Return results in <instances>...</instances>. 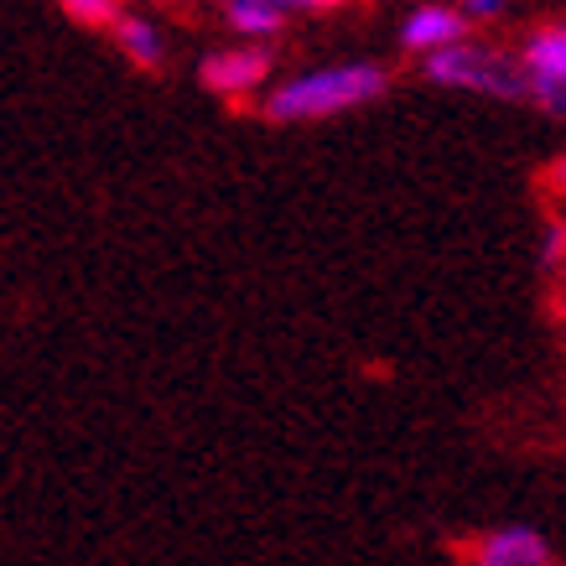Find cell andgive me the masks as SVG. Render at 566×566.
Returning a JSON list of instances; mask_svg holds the SVG:
<instances>
[{
    "label": "cell",
    "instance_id": "obj_1",
    "mask_svg": "<svg viewBox=\"0 0 566 566\" xmlns=\"http://www.w3.org/2000/svg\"><path fill=\"white\" fill-rule=\"evenodd\" d=\"M390 88V73L379 63H333V69H312L286 78L281 88L265 94V115L271 120H323V115H344V109H359V104L379 99Z\"/></svg>",
    "mask_w": 566,
    "mask_h": 566
},
{
    "label": "cell",
    "instance_id": "obj_2",
    "mask_svg": "<svg viewBox=\"0 0 566 566\" xmlns=\"http://www.w3.org/2000/svg\"><path fill=\"white\" fill-rule=\"evenodd\" d=\"M427 78L442 88H473V94H494V99H520V94H531L525 84V69L510 63V57H499L494 48H447L437 57H427Z\"/></svg>",
    "mask_w": 566,
    "mask_h": 566
},
{
    "label": "cell",
    "instance_id": "obj_3",
    "mask_svg": "<svg viewBox=\"0 0 566 566\" xmlns=\"http://www.w3.org/2000/svg\"><path fill=\"white\" fill-rule=\"evenodd\" d=\"M520 69L535 99L566 115V27H541L520 52Z\"/></svg>",
    "mask_w": 566,
    "mask_h": 566
},
{
    "label": "cell",
    "instance_id": "obj_4",
    "mask_svg": "<svg viewBox=\"0 0 566 566\" xmlns=\"http://www.w3.org/2000/svg\"><path fill=\"white\" fill-rule=\"evenodd\" d=\"M463 36H468V11H452V6H416L411 17L400 21V42L411 52H427V57H437L447 48H463Z\"/></svg>",
    "mask_w": 566,
    "mask_h": 566
},
{
    "label": "cell",
    "instance_id": "obj_5",
    "mask_svg": "<svg viewBox=\"0 0 566 566\" xmlns=\"http://www.w3.org/2000/svg\"><path fill=\"white\" fill-rule=\"evenodd\" d=\"M265 73H271V52L265 48H229L203 57V84L213 94H250V88L265 84Z\"/></svg>",
    "mask_w": 566,
    "mask_h": 566
},
{
    "label": "cell",
    "instance_id": "obj_6",
    "mask_svg": "<svg viewBox=\"0 0 566 566\" xmlns=\"http://www.w3.org/2000/svg\"><path fill=\"white\" fill-rule=\"evenodd\" d=\"M551 546L546 535L531 531V525H504V531H489L473 551V566H546Z\"/></svg>",
    "mask_w": 566,
    "mask_h": 566
},
{
    "label": "cell",
    "instance_id": "obj_7",
    "mask_svg": "<svg viewBox=\"0 0 566 566\" xmlns=\"http://www.w3.org/2000/svg\"><path fill=\"white\" fill-rule=\"evenodd\" d=\"M223 17H229L234 32L265 36V32H275V27L286 21V6H281V0H229V6H223Z\"/></svg>",
    "mask_w": 566,
    "mask_h": 566
},
{
    "label": "cell",
    "instance_id": "obj_8",
    "mask_svg": "<svg viewBox=\"0 0 566 566\" xmlns=\"http://www.w3.org/2000/svg\"><path fill=\"white\" fill-rule=\"evenodd\" d=\"M115 36H120V48L130 63H140V69H156V63H161V32H156L151 17H120Z\"/></svg>",
    "mask_w": 566,
    "mask_h": 566
},
{
    "label": "cell",
    "instance_id": "obj_9",
    "mask_svg": "<svg viewBox=\"0 0 566 566\" xmlns=\"http://www.w3.org/2000/svg\"><path fill=\"white\" fill-rule=\"evenodd\" d=\"M63 11H69L73 21H88V27H94V21H115V17H125L120 6H115V0H69V6H63ZM115 27H120V21H115Z\"/></svg>",
    "mask_w": 566,
    "mask_h": 566
},
{
    "label": "cell",
    "instance_id": "obj_10",
    "mask_svg": "<svg viewBox=\"0 0 566 566\" xmlns=\"http://www.w3.org/2000/svg\"><path fill=\"white\" fill-rule=\"evenodd\" d=\"M499 11H504L499 0H473V6H468V17H499Z\"/></svg>",
    "mask_w": 566,
    "mask_h": 566
}]
</instances>
